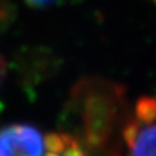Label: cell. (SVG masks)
<instances>
[{"instance_id": "6da1fadb", "label": "cell", "mask_w": 156, "mask_h": 156, "mask_svg": "<svg viewBox=\"0 0 156 156\" xmlns=\"http://www.w3.org/2000/svg\"><path fill=\"white\" fill-rule=\"evenodd\" d=\"M74 99L83 104V130L87 143L101 147L113 131L116 108L124 101V89L100 78H85L74 87Z\"/></svg>"}, {"instance_id": "7a4b0ae2", "label": "cell", "mask_w": 156, "mask_h": 156, "mask_svg": "<svg viewBox=\"0 0 156 156\" xmlns=\"http://www.w3.org/2000/svg\"><path fill=\"white\" fill-rule=\"evenodd\" d=\"M128 156H156V99L143 96L121 130Z\"/></svg>"}, {"instance_id": "3957f363", "label": "cell", "mask_w": 156, "mask_h": 156, "mask_svg": "<svg viewBox=\"0 0 156 156\" xmlns=\"http://www.w3.org/2000/svg\"><path fill=\"white\" fill-rule=\"evenodd\" d=\"M46 135L31 124L13 122L0 128V156H43Z\"/></svg>"}, {"instance_id": "277c9868", "label": "cell", "mask_w": 156, "mask_h": 156, "mask_svg": "<svg viewBox=\"0 0 156 156\" xmlns=\"http://www.w3.org/2000/svg\"><path fill=\"white\" fill-rule=\"evenodd\" d=\"M43 156H86L83 146L68 133L46 135V151Z\"/></svg>"}, {"instance_id": "5b68a950", "label": "cell", "mask_w": 156, "mask_h": 156, "mask_svg": "<svg viewBox=\"0 0 156 156\" xmlns=\"http://www.w3.org/2000/svg\"><path fill=\"white\" fill-rule=\"evenodd\" d=\"M25 2L33 8H46L52 5L57 0H25Z\"/></svg>"}, {"instance_id": "8992f818", "label": "cell", "mask_w": 156, "mask_h": 156, "mask_svg": "<svg viewBox=\"0 0 156 156\" xmlns=\"http://www.w3.org/2000/svg\"><path fill=\"white\" fill-rule=\"evenodd\" d=\"M5 72H7V65H5V60L4 57L0 55V87L4 81V77H5Z\"/></svg>"}]
</instances>
